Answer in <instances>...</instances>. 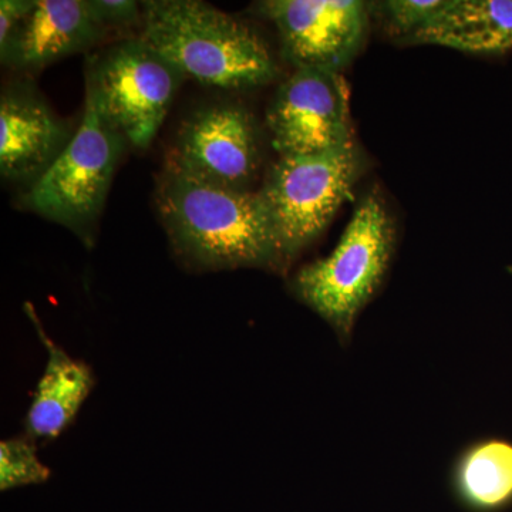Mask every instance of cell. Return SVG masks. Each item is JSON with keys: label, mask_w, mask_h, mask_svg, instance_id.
Here are the masks:
<instances>
[{"label": "cell", "mask_w": 512, "mask_h": 512, "mask_svg": "<svg viewBox=\"0 0 512 512\" xmlns=\"http://www.w3.org/2000/svg\"><path fill=\"white\" fill-rule=\"evenodd\" d=\"M156 205L175 254L190 268L285 274L258 191L207 183L165 164L157 178Z\"/></svg>", "instance_id": "6da1fadb"}, {"label": "cell", "mask_w": 512, "mask_h": 512, "mask_svg": "<svg viewBox=\"0 0 512 512\" xmlns=\"http://www.w3.org/2000/svg\"><path fill=\"white\" fill-rule=\"evenodd\" d=\"M140 37L185 77L207 87L256 89L278 76L258 32L201 0L143 2Z\"/></svg>", "instance_id": "7a4b0ae2"}, {"label": "cell", "mask_w": 512, "mask_h": 512, "mask_svg": "<svg viewBox=\"0 0 512 512\" xmlns=\"http://www.w3.org/2000/svg\"><path fill=\"white\" fill-rule=\"evenodd\" d=\"M394 244L396 229L386 205L379 195H366L335 249L302 266L289 291L348 346L357 319L386 281Z\"/></svg>", "instance_id": "3957f363"}, {"label": "cell", "mask_w": 512, "mask_h": 512, "mask_svg": "<svg viewBox=\"0 0 512 512\" xmlns=\"http://www.w3.org/2000/svg\"><path fill=\"white\" fill-rule=\"evenodd\" d=\"M126 137L111 123L86 87L84 111L72 141L35 184L22 204L46 220L74 232L92 247Z\"/></svg>", "instance_id": "277c9868"}, {"label": "cell", "mask_w": 512, "mask_h": 512, "mask_svg": "<svg viewBox=\"0 0 512 512\" xmlns=\"http://www.w3.org/2000/svg\"><path fill=\"white\" fill-rule=\"evenodd\" d=\"M365 163L355 143L308 156L279 157L259 188L286 271L329 227Z\"/></svg>", "instance_id": "5b68a950"}, {"label": "cell", "mask_w": 512, "mask_h": 512, "mask_svg": "<svg viewBox=\"0 0 512 512\" xmlns=\"http://www.w3.org/2000/svg\"><path fill=\"white\" fill-rule=\"evenodd\" d=\"M184 79L173 63L138 36L94 56L86 87L127 143L143 150L163 126Z\"/></svg>", "instance_id": "8992f818"}, {"label": "cell", "mask_w": 512, "mask_h": 512, "mask_svg": "<svg viewBox=\"0 0 512 512\" xmlns=\"http://www.w3.org/2000/svg\"><path fill=\"white\" fill-rule=\"evenodd\" d=\"M167 164L207 183L252 191L262 164L258 124L241 104L201 107L181 124Z\"/></svg>", "instance_id": "52a82bcc"}, {"label": "cell", "mask_w": 512, "mask_h": 512, "mask_svg": "<svg viewBox=\"0 0 512 512\" xmlns=\"http://www.w3.org/2000/svg\"><path fill=\"white\" fill-rule=\"evenodd\" d=\"M266 124L279 157L308 156L355 143L348 83L329 70H295L269 104Z\"/></svg>", "instance_id": "ba28073f"}, {"label": "cell", "mask_w": 512, "mask_h": 512, "mask_svg": "<svg viewBox=\"0 0 512 512\" xmlns=\"http://www.w3.org/2000/svg\"><path fill=\"white\" fill-rule=\"evenodd\" d=\"M255 9L274 23L295 70L340 73L359 53L369 23V8L359 0H265Z\"/></svg>", "instance_id": "9c48e42d"}, {"label": "cell", "mask_w": 512, "mask_h": 512, "mask_svg": "<svg viewBox=\"0 0 512 512\" xmlns=\"http://www.w3.org/2000/svg\"><path fill=\"white\" fill-rule=\"evenodd\" d=\"M74 133L33 84L16 83L0 99V174L33 185L69 146Z\"/></svg>", "instance_id": "30bf717a"}, {"label": "cell", "mask_w": 512, "mask_h": 512, "mask_svg": "<svg viewBox=\"0 0 512 512\" xmlns=\"http://www.w3.org/2000/svg\"><path fill=\"white\" fill-rule=\"evenodd\" d=\"M106 33L89 0H33L18 29L0 46V59L15 70H39L86 52Z\"/></svg>", "instance_id": "8fae6325"}, {"label": "cell", "mask_w": 512, "mask_h": 512, "mask_svg": "<svg viewBox=\"0 0 512 512\" xmlns=\"http://www.w3.org/2000/svg\"><path fill=\"white\" fill-rule=\"evenodd\" d=\"M23 309L47 352L45 372L26 414V434L32 440H55L76 419L96 386V377L86 362L74 359L49 338L32 303L26 302Z\"/></svg>", "instance_id": "7c38bea8"}, {"label": "cell", "mask_w": 512, "mask_h": 512, "mask_svg": "<svg viewBox=\"0 0 512 512\" xmlns=\"http://www.w3.org/2000/svg\"><path fill=\"white\" fill-rule=\"evenodd\" d=\"M404 42L501 55L512 49V0H446L444 8Z\"/></svg>", "instance_id": "4fadbf2b"}, {"label": "cell", "mask_w": 512, "mask_h": 512, "mask_svg": "<svg viewBox=\"0 0 512 512\" xmlns=\"http://www.w3.org/2000/svg\"><path fill=\"white\" fill-rule=\"evenodd\" d=\"M448 485L461 510H511L512 440L487 436L468 443L451 466Z\"/></svg>", "instance_id": "5bb4252c"}, {"label": "cell", "mask_w": 512, "mask_h": 512, "mask_svg": "<svg viewBox=\"0 0 512 512\" xmlns=\"http://www.w3.org/2000/svg\"><path fill=\"white\" fill-rule=\"evenodd\" d=\"M50 476L52 471L37 457L35 443L29 437L0 443V490L43 484Z\"/></svg>", "instance_id": "9a60e30c"}, {"label": "cell", "mask_w": 512, "mask_h": 512, "mask_svg": "<svg viewBox=\"0 0 512 512\" xmlns=\"http://www.w3.org/2000/svg\"><path fill=\"white\" fill-rule=\"evenodd\" d=\"M446 5V0H390L380 3L387 29L399 39L416 33Z\"/></svg>", "instance_id": "2e32d148"}, {"label": "cell", "mask_w": 512, "mask_h": 512, "mask_svg": "<svg viewBox=\"0 0 512 512\" xmlns=\"http://www.w3.org/2000/svg\"><path fill=\"white\" fill-rule=\"evenodd\" d=\"M94 15L106 32L141 28L143 3L133 0H89Z\"/></svg>", "instance_id": "e0dca14e"}, {"label": "cell", "mask_w": 512, "mask_h": 512, "mask_svg": "<svg viewBox=\"0 0 512 512\" xmlns=\"http://www.w3.org/2000/svg\"><path fill=\"white\" fill-rule=\"evenodd\" d=\"M33 0H2L0 2V46L8 42L20 22L32 9Z\"/></svg>", "instance_id": "ac0fdd59"}]
</instances>
